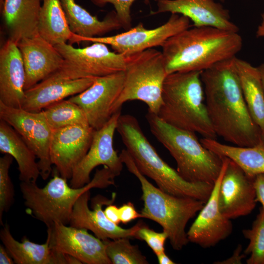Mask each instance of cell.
<instances>
[{
    "label": "cell",
    "instance_id": "cell-1",
    "mask_svg": "<svg viewBox=\"0 0 264 264\" xmlns=\"http://www.w3.org/2000/svg\"><path fill=\"white\" fill-rule=\"evenodd\" d=\"M235 57L201 72L205 102L217 136L237 146L253 147L262 142V132L245 103Z\"/></svg>",
    "mask_w": 264,
    "mask_h": 264
},
{
    "label": "cell",
    "instance_id": "cell-2",
    "mask_svg": "<svg viewBox=\"0 0 264 264\" xmlns=\"http://www.w3.org/2000/svg\"><path fill=\"white\" fill-rule=\"evenodd\" d=\"M161 47L167 74L202 71L235 57L242 47V39L238 32L194 27L171 37Z\"/></svg>",
    "mask_w": 264,
    "mask_h": 264
},
{
    "label": "cell",
    "instance_id": "cell-3",
    "mask_svg": "<svg viewBox=\"0 0 264 264\" xmlns=\"http://www.w3.org/2000/svg\"><path fill=\"white\" fill-rule=\"evenodd\" d=\"M116 131L138 170L153 180L161 190L173 196L207 202L214 184L191 182L183 179L158 154L135 117L131 114L121 115Z\"/></svg>",
    "mask_w": 264,
    "mask_h": 264
},
{
    "label": "cell",
    "instance_id": "cell-4",
    "mask_svg": "<svg viewBox=\"0 0 264 264\" xmlns=\"http://www.w3.org/2000/svg\"><path fill=\"white\" fill-rule=\"evenodd\" d=\"M202 71L176 72L166 77L158 116L175 127L217 139L205 102Z\"/></svg>",
    "mask_w": 264,
    "mask_h": 264
},
{
    "label": "cell",
    "instance_id": "cell-5",
    "mask_svg": "<svg viewBox=\"0 0 264 264\" xmlns=\"http://www.w3.org/2000/svg\"><path fill=\"white\" fill-rule=\"evenodd\" d=\"M115 175L107 167L97 169L93 178L82 187H71L67 179L55 170L53 177L44 187L35 182H21L20 190L26 212L46 226L55 223L69 224L74 204L85 192L93 188L103 189L114 185Z\"/></svg>",
    "mask_w": 264,
    "mask_h": 264
},
{
    "label": "cell",
    "instance_id": "cell-6",
    "mask_svg": "<svg viewBox=\"0 0 264 264\" xmlns=\"http://www.w3.org/2000/svg\"><path fill=\"white\" fill-rule=\"evenodd\" d=\"M128 171L136 176L141 186L143 207L141 218L158 223L168 236L172 248L180 250L189 242L186 226L202 209L205 202L194 198L180 197L164 192L150 182L137 168L126 149L119 154Z\"/></svg>",
    "mask_w": 264,
    "mask_h": 264
},
{
    "label": "cell",
    "instance_id": "cell-7",
    "mask_svg": "<svg viewBox=\"0 0 264 264\" xmlns=\"http://www.w3.org/2000/svg\"><path fill=\"white\" fill-rule=\"evenodd\" d=\"M146 118L151 132L175 159L183 179L214 184L222 167V156L205 147L195 132L172 126L149 110Z\"/></svg>",
    "mask_w": 264,
    "mask_h": 264
},
{
    "label": "cell",
    "instance_id": "cell-8",
    "mask_svg": "<svg viewBox=\"0 0 264 264\" xmlns=\"http://www.w3.org/2000/svg\"><path fill=\"white\" fill-rule=\"evenodd\" d=\"M124 86L114 112L121 110L126 102L139 100L148 110L157 114L162 104V90L168 75L162 52L149 48L127 56Z\"/></svg>",
    "mask_w": 264,
    "mask_h": 264
},
{
    "label": "cell",
    "instance_id": "cell-9",
    "mask_svg": "<svg viewBox=\"0 0 264 264\" xmlns=\"http://www.w3.org/2000/svg\"><path fill=\"white\" fill-rule=\"evenodd\" d=\"M55 46L64 62L58 70L47 77L51 79L96 78L126 69L127 56L111 51L103 43L94 42L83 48L67 43Z\"/></svg>",
    "mask_w": 264,
    "mask_h": 264
},
{
    "label": "cell",
    "instance_id": "cell-10",
    "mask_svg": "<svg viewBox=\"0 0 264 264\" xmlns=\"http://www.w3.org/2000/svg\"><path fill=\"white\" fill-rule=\"evenodd\" d=\"M190 19L181 15L171 14L163 24L147 29L141 22L126 32L107 37L82 38L73 34L69 44L81 42H99L109 45L117 53L129 56L149 48L161 46L171 37L190 27Z\"/></svg>",
    "mask_w": 264,
    "mask_h": 264
},
{
    "label": "cell",
    "instance_id": "cell-11",
    "mask_svg": "<svg viewBox=\"0 0 264 264\" xmlns=\"http://www.w3.org/2000/svg\"><path fill=\"white\" fill-rule=\"evenodd\" d=\"M0 119L13 128L32 150L39 159L40 176L47 179L52 171L50 146L53 130L43 110L29 111L0 102Z\"/></svg>",
    "mask_w": 264,
    "mask_h": 264
},
{
    "label": "cell",
    "instance_id": "cell-12",
    "mask_svg": "<svg viewBox=\"0 0 264 264\" xmlns=\"http://www.w3.org/2000/svg\"><path fill=\"white\" fill-rule=\"evenodd\" d=\"M125 77L122 71L96 77L89 88L68 99L82 109L94 130L102 128L115 113L114 105L122 91Z\"/></svg>",
    "mask_w": 264,
    "mask_h": 264
},
{
    "label": "cell",
    "instance_id": "cell-13",
    "mask_svg": "<svg viewBox=\"0 0 264 264\" xmlns=\"http://www.w3.org/2000/svg\"><path fill=\"white\" fill-rule=\"evenodd\" d=\"M121 110L116 112L102 128L95 131L90 147L73 169L69 185L81 188L90 182L92 171L99 165L108 167L116 176L122 171L123 163L113 147V136Z\"/></svg>",
    "mask_w": 264,
    "mask_h": 264
},
{
    "label": "cell",
    "instance_id": "cell-14",
    "mask_svg": "<svg viewBox=\"0 0 264 264\" xmlns=\"http://www.w3.org/2000/svg\"><path fill=\"white\" fill-rule=\"evenodd\" d=\"M46 227V240L56 251L73 256L82 264H111L103 241L88 230L58 223Z\"/></svg>",
    "mask_w": 264,
    "mask_h": 264
},
{
    "label": "cell",
    "instance_id": "cell-15",
    "mask_svg": "<svg viewBox=\"0 0 264 264\" xmlns=\"http://www.w3.org/2000/svg\"><path fill=\"white\" fill-rule=\"evenodd\" d=\"M90 196V190L87 191L75 202L69 222L70 226L90 230L102 241L121 238H135L136 232L142 222L139 221L130 228H123L110 221L102 209L104 205L114 202L115 194H113L110 199L102 195L93 198L91 200L92 210L88 207Z\"/></svg>",
    "mask_w": 264,
    "mask_h": 264
},
{
    "label": "cell",
    "instance_id": "cell-16",
    "mask_svg": "<svg viewBox=\"0 0 264 264\" xmlns=\"http://www.w3.org/2000/svg\"><path fill=\"white\" fill-rule=\"evenodd\" d=\"M254 177L227 158L218 195L220 211L226 218L231 220L245 216L255 209L257 202Z\"/></svg>",
    "mask_w": 264,
    "mask_h": 264
},
{
    "label": "cell",
    "instance_id": "cell-17",
    "mask_svg": "<svg viewBox=\"0 0 264 264\" xmlns=\"http://www.w3.org/2000/svg\"><path fill=\"white\" fill-rule=\"evenodd\" d=\"M95 131L89 126L73 125L53 130L50 155L55 170L70 179L75 167L88 152Z\"/></svg>",
    "mask_w": 264,
    "mask_h": 264
},
{
    "label": "cell",
    "instance_id": "cell-18",
    "mask_svg": "<svg viewBox=\"0 0 264 264\" xmlns=\"http://www.w3.org/2000/svg\"><path fill=\"white\" fill-rule=\"evenodd\" d=\"M222 157V167L211 194L187 232L189 242L203 248L215 246L228 238L233 230L231 220L223 215L218 202L220 186L227 162V157Z\"/></svg>",
    "mask_w": 264,
    "mask_h": 264
},
{
    "label": "cell",
    "instance_id": "cell-19",
    "mask_svg": "<svg viewBox=\"0 0 264 264\" xmlns=\"http://www.w3.org/2000/svg\"><path fill=\"white\" fill-rule=\"evenodd\" d=\"M153 15L169 12L188 18L194 27H212L238 32V27L230 19L229 11L215 0H157Z\"/></svg>",
    "mask_w": 264,
    "mask_h": 264
},
{
    "label": "cell",
    "instance_id": "cell-20",
    "mask_svg": "<svg viewBox=\"0 0 264 264\" xmlns=\"http://www.w3.org/2000/svg\"><path fill=\"white\" fill-rule=\"evenodd\" d=\"M17 45L24 66L25 90L56 72L63 63L64 58L55 46L38 33L22 39Z\"/></svg>",
    "mask_w": 264,
    "mask_h": 264
},
{
    "label": "cell",
    "instance_id": "cell-21",
    "mask_svg": "<svg viewBox=\"0 0 264 264\" xmlns=\"http://www.w3.org/2000/svg\"><path fill=\"white\" fill-rule=\"evenodd\" d=\"M25 79L24 64L17 44L8 39L0 49V102L9 107L22 108Z\"/></svg>",
    "mask_w": 264,
    "mask_h": 264
},
{
    "label": "cell",
    "instance_id": "cell-22",
    "mask_svg": "<svg viewBox=\"0 0 264 264\" xmlns=\"http://www.w3.org/2000/svg\"><path fill=\"white\" fill-rule=\"evenodd\" d=\"M0 239L17 264H80L77 258L58 252L50 245L48 241L39 244L24 236L21 242L12 236L10 227L6 223L0 231Z\"/></svg>",
    "mask_w": 264,
    "mask_h": 264
},
{
    "label": "cell",
    "instance_id": "cell-23",
    "mask_svg": "<svg viewBox=\"0 0 264 264\" xmlns=\"http://www.w3.org/2000/svg\"><path fill=\"white\" fill-rule=\"evenodd\" d=\"M95 78L74 80H53L45 78L25 90L22 109L37 112L65 98L79 94L89 88Z\"/></svg>",
    "mask_w": 264,
    "mask_h": 264
},
{
    "label": "cell",
    "instance_id": "cell-24",
    "mask_svg": "<svg viewBox=\"0 0 264 264\" xmlns=\"http://www.w3.org/2000/svg\"><path fill=\"white\" fill-rule=\"evenodd\" d=\"M42 0H3V20L10 39L17 44L38 33Z\"/></svg>",
    "mask_w": 264,
    "mask_h": 264
},
{
    "label": "cell",
    "instance_id": "cell-25",
    "mask_svg": "<svg viewBox=\"0 0 264 264\" xmlns=\"http://www.w3.org/2000/svg\"><path fill=\"white\" fill-rule=\"evenodd\" d=\"M60 0L70 30L80 37H102L106 33L122 28L115 10L108 13L102 20H99L75 0Z\"/></svg>",
    "mask_w": 264,
    "mask_h": 264
},
{
    "label": "cell",
    "instance_id": "cell-26",
    "mask_svg": "<svg viewBox=\"0 0 264 264\" xmlns=\"http://www.w3.org/2000/svg\"><path fill=\"white\" fill-rule=\"evenodd\" d=\"M0 151L15 159L21 182H36L40 176V170L35 154L14 129L1 119Z\"/></svg>",
    "mask_w": 264,
    "mask_h": 264
},
{
    "label": "cell",
    "instance_id": "cell-27",
    "mask_svg": "<svg viewBox=\"0 0 264 264\" xmlns=\"http://www.w3.org/2000/svg\"><path fill=\"white\" fill-rule=\"evenodd\" d=\"M243 95L250 113L262 133L264 132V88L257 67L234 59Z\"/></svg>",
    "mask_w": 264,
    "mask_h": 264
},
{
    "label": "cell",
    "instance_id": "cell-28",
    "mask_svg": "<svg viewBox=\"0 0 264 264\" xmlns=\"http://www.w3.org/2000/svg\"><path fill=\"white\" fill-rule=\"evenodd\" d=\"M200 141L213 152L233 161L249 176L264 174V145L262 142L253 147H240L222 144L217 139L203 138Z\"/></svg>",
    "mask_w": 264,
    "mask_h": 264
},
{
    "label": "cell",
    "instance_id": "cell-29",
    "mask_svg": "<svg viewBox=\"0 0 264 264\" xmlns=\"http://www.w3.org/2000/svg\"><path fill=\"white\" fill-rule=\"evenodd\" d=\"M38 32L54 46L71 40L73 33L68 24L60 0H43Z\"/></svg>",
    "mask_w": 264,
    "mask_h": 264
},
{
    "label": "cell",
    "instance_id": "cell-30",
    "mask_svg": "<svg viewBox=\"0 0 264 264\" xmlns=\"http://www.w3.org/2000/svg\"><path fill=\"white\" fill-rule=\"evenodd\" d=\"M52 130L73 125L89 126L82 109L70 100H63L43 110Z\"/></svg>",
    "mask_w": 264,
    "mask_h": 264
},
{
    "label": "cell",
    "instance_id": "cell-31",
    "mask_svg": "<svg viewBox=\"0 0 264 264\" xmlns=\"http://www.w3.org/2000/svg\"><path fill=\"white\" fill-rule=\"evenodd\" d=\"M128 238L103 241L107 255L112 264H147L146 257L138 246L132 244Z\"/></svg>",
    "mask_w": 264,
    "mask_h": 264
},
{
    "label": "cell",
    "instance_id": "cell-32",
    "mask_svg": "<svg viewBox=\"0 0 264 264\" xmlns=\"http://www.w3.org/2000/svg\"><path fill=\"white\" fill-rule=\"evenodd\" d=\"M249 243L244 250L247 264H264V209L261 207L251 228L242 231Z\"/></svg>",
    "mask_w": 264,
    "mask_h": 264
},
{
    "label": "cell",
    "instance_id": "cell-33",
    "mask_svg": "<svg viewBox=\"0 0 264 264\" xmlns=\"http://www.w3.org/2000/svg\"><path fill=\"white\" fill-rule=\"evenodd\" d=\"M13 159L8 154L0 158V223L2 225L3 213L9 210L14 199V186L9 174Z\"/></svg>",
    "mask_w": 264,
    "mask_h": 264
},
{
    "label": "cell",
    "instance_id": "cell-34",
    "mask_svg": "<svg viewBox=\"0 0 264 264\" xmlns=\"http://www.w3.org/2000/svg\"><path fill=\"white\" fill-rule=\"evenodd\" d=\"M92 3L98 7H103L108 3L113 5L114 10L122 24V28L129 30L132 27V19L131 7L135 0H90ZM150 0H144L149 4Z\"/></svg>",
    "mask_w": 264,
    "mask_h": 264
},
{
    "label": "cell",
    "instance_id": "cell-35",
    "mask_svg": "<svg viewBox=\"0 0 264 264\" xmlns=\"http://www.w3.org/2000/svg\"><path fill=\"white\" fill-rule=\"evenodd\" d=\"M135 239L145 241L157 256L165 252L164 244L168 236L164 231L155 232L143 222L136 232Z\"/></svg>",
    "mask_w": 264,
    "mask_h": 264
},
{
    "label": "cell",
    "instance_id": "cell-36",
    "mask_svg": "<svg viewBox=\"0 0 264 264\" xmlns=\"http://www.w3.org/2000/svg\"><path fill=\"white\" fill-rule=\"evenodd\" d=\"M119 210L120 222L122 223L126 224L136 219L141 218L140 213L136 211L131 202L123 204L119 207Z\"/></svg>",
    "mask_w": 264,
    "mask_h": 264
},
{
    "label": "cell",
    "instance_id": "cell-37",
    "mask_svg": "<svg viewBox=\"0 0 264 264\" xmlns=\"http://www.w3.org/2000/svg\"><path fill=\"white\" fill-rule=\"evenodd\" d=\"M257 202H260L264 209V174L256 175L254 177Z\"/></svg>",
    "mask_w": 264,
    "mask_h": 264
},
{
    "label": "cell",
    "instance_id": "cell-38",
    "mask_svg": "<svg viewBox=\"0 0 264 264\" xmlns=\"http://www.w3.org/2000/svg\"><path fill=\"white\" fill-rule=\"evenodd\" d=\"M242 252V246L241 245L239 244L236 248L234 251L232 255L229 258L224 260L221 262H217L214 263V264H242V260L246 256L243 253L241 254Z\"/></svg>",
    "mask_w": 264,
    "mask_h": 264
},
{
    "label": "cell",
    "instance_id": "cell-39",
    "mask_svg": "<svg viewBox=\"0 0 264 264\" xmlns=\"http://www.w3.org/2000/svg\"><path fill=\"white\" fill-rule=\"evenodd\" d=\"M106 217L111 222L118 224L120 222L119 207L112 203L108 205L104 210Z\"/></svg>",
    "mask_w": 264,
    "mask_h": 264
},
{
    "label": "cell",
    "instance_id": "cell-40",
    "mask_svg": "<svg viewBox=\"0 0 264 264\" xmlns=\"http://www.w3.org/2000/svg\"><path fill=\"white\" fill-rule=\"evenodd\" d=\"M15 262L4 246L0 245V264H13Z\"/></svg>",
    "mask_w": 264,
    "mask_h": 264
},
{
    "label": "cell",
    "instance_id": "cell-41",
    "mask_svg": "<svg viewBox=\"0 0 264 264\" xmlns=\"http://www.w3.org/2000/svg\"><path fill=\"white\" fill-rule=\"evenodd\" d=\"M157 260L159 264H174L175 263L172 261L165 252L157 255Z\"/></svg>",
    "mask_w": 264,
    "mask_h": 264
},
{
    "label": "cell",
    "instance_id": "cell-42",
    "mask_svg": "<svg viewBox=\"0 0 264 264\" xmlns=\"http://www.w3.org/2000/svg\"><path fill=\"white\" fill-rule=\"evenodd\" d=\"M261 17V22L258 27L256 36L258 38L262 37L264 39V12L262 14Z\"/></svg>",
    "mask_w": 264,
    "mask_h": 264
},
{
    "label": "cell",
    "instance_id": "cell-43",
    "mask_svg": "<svg viewBox=\"0 0 264 264\" xmlns=\"http://www.w3.org/2000/svg\"><path fill=\"white\" fill-rule=\"evenodd\" d=\"M261 77V79L263 83V85L264 88V63L261 64L257 67Z\"/></svg>",
    "mask_w": 264,
    "mask_h": 264
},
{
    "label": "cell",
    "instance_id": "cell-44",
    "mask_svg": "<svg viewBox=\"0 0 264 264\" xmlns=\"http://www.w3.org/2000/svg\"><path fill=\"white\" fill-rule=\"evenodd\" d=\"M262 142L264 145V132L262 134Z\"/></svg>",
    "mask_w": 264,
    "mask_h": 264
},
{
    "label": "cell",
    "instance_id": "cell-45",
    "mask_svg": "<svg viewBox=\"0 0 264 264\" xmlns=\"http://www.w3.org/2000/svg\"><path fill=\"white\" fill-rule=\"evenodd\" d=\"M3 2V0H0V9L1 8L2 4Z\"/></svg>",
    "mask_w": 264,
    "mask_h": 264
},
{
    "label": "cell",
    "instance_id": "cell-46",
    "mask_svg": "<svg viewBox=\"0 0 264 264\" xmlns=\"http://www.w3.org/2000/svg\"><path fill=\"white\" fill-rule=\"evenodd\" d=\"M220 2H224L225 0H219Z\"/></svg>",
    "mask_w": 264,
    "mask_h": 264
},
{
    "label": "cell",
    "instance_id": "cell-47",
    "mask_svg": "<svg viewBox=\"0 0 264 264\" xmlns=\"http://www.w3.org/2000/svg\"></svg>",
    "mask_w": 264,
    "mask_h": 264
}]
</instances>
